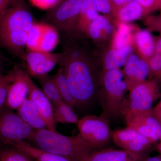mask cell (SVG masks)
<instances>
[{"instance_id": "29", "label": "cell", "mask_w": 161, "mask_h": 161, "mask_svg": "<svg viewBox=\"0 0 161 161\" xmlns=\"http://www.w3.org/2000/svg\"><path fill=\"white\" fill-rule=\"evenodd\" d=\"M15 66L6 74H3L0 80V108L5 106L8 89L10 84L14 79Z\"/></svg>"}, {"instance_id": "19", "label": "cell", "mask_w": 161, "mask_h": 161, "mask_svg": "<svg viewBox=\"0 0 161 161\" xmlns=\"http://www.w3.org/2000/svg\"><path fill=\"white\" fill-rule=\"evenodd\" d=\"M133 52L132 46L120 49H112L107 52L104 61V71L120 69L124 66L127 59Z\"/></svg>"}, {"instance_id": "1", "label": "cell", "mask_w": 161, "mask_h": 161, "mask_svg": "<svg viewBox=\"0 0 161 161\" xmlns=\"http://www.w3.org/2000/svg\"><path fill=\"white\" fill-rule=\"evenodd\" d=\"M61 37L62 51L59 64L66 76L76 107L91 105L99 94L98 78L87 52L72 44L69 38Z\"/></svg>"}, {"instance_id": "28", "label": "cell", "mask_w": 161, "mask_h": 161, "mask_svg": "<svg viewBox=\"0 0 161 161\" xmlns=\"http://www.w3.org/2000/svg\"><path fill=\"white\" fill-rule=\"evenodd\" d=\"M0 161H36L26 153L11 146L0 147Z\"/></svg>"}, {"instance_id": "40", "label": "cell", "mask_w": 161, "mask_h": 161, "mask_svg": "<svg viewBox=\"0 0 161 161\" xmlns=\"http://www.w3.org/2000/svg\"><path fill=\"white\" fill-rule=\"evenodd\" d=\"M66 1V0H60V1H59V3H58V5H57V6H58V5H60V4H61V3H64V2H65V1Z\"/></svg>"}, {"instance_id": "21", "label": "cell", "mask_w": 161, "mask_h": 161, "mask_svg": "<svg viewBox=\"0 0 161 161\" xmlns=\"http://www.w3.org/2000/svg\"><path fill=\"white\" fill-rule=\"evenodd\" d=\"M12 147L26 153L36 161H70L61 156L33 147L27 142L15 144Z\"/></svg>"}, {"instance_id": "33", "label": "cell", "mask_w": 161, "mask_h": 161, "mask_svg": "<svg viewBox=\"0 0 161 161\" xmlns=\"http://www.w3.org/2000/svg\"><path fill=\"white\" fill-rule=\"evenodd\" d=\"M141 3L149 11L160 9L161 0H135Z\"/></svg>"}, {"instance_id": "39", "label": "cell", "mask_w": 161, "mask_h": 161, "mask_svg": "<svg viewBox=\"0 0 161 161\" xmlns=\"http://www.w3.org/2000/svg\"><path fill=\"white\" fill-rule=\"evenodd\" d=\"M3 65L1 60H0V74H3Z\"/></svg>"}, {"instance_id": "38", "label": "cell", "mask_w": 161, "mask_h": 161, "mask_svg": "<svg viewBox=\"0 0 161 161\" xmlns=\"http://www.w3.org/2000/svg\"><path fill=\"white\" fill-rule=\"evenodd\" d=\"M154 109H155L159 110V111H161V100L158 103L157 105L154 108Z\"/></svg>"}, {"instance_id": "14", "label": "cell", "mask_w": 161, "mask_h": 161, "mask_svg": "<svg viewBox=\"0 0 161 161\" xmlns=\"http://www.w3.org/2000/svg\"><path fill=\"white\" fill-rule=\"evenodd\" d=\"M122 72L129 91L136 85L146 81L151 69L149 62L132 53L127 59Z\"/></svg>"}, {"instance_id": "9", "label": "cell", "mask_w": 161, "mask_h": 161, "mask_svg": "<svg viewBox=\"0 0 161 161\" xmlns=\"http://www.w3.org/2000/svg\"><path fill=\"white\" fill-rule=\"evenodd\" d=\"M60 42L57 29L48 23L36 22L30 31L26 47L28 50L51 53Z\"/></svg>"}, {"instance_id": "32", "label": "cell", "mask_w": 161, "mask_h": 161, "mask_svg": "<svg viewBox=\"0 0 161 161\" xmlns=\"http://www.w3.org/2000/svg\"><path fill=\"white\" fill-rule=\"evenodd\" d=\"M32 4L41 9H52L57 6L60 0H31Z\"/></svg>"}, {"instance_id": "11", "label": "cell", "mask_w": 161, "mask_h": 161, "mask_svg": "<svg viewBox=\"0 0 161 161\" xmlns=\"http://www.w3.org/2000/svg\"><path fill=\"white\" fill-rule=\"evenodd\" d=\"M60 53H44L27 50L23 59L25 61L27 74L37 78L47 75L59 63Z\"/></svg>"}, {"instance_id": "10", "label": "cell", "mask_w": 161, "mask_h": 161, "mask_svg": "<svg viewBox=\"0 0 161 161\" xmlns=\"http://www.w3.org/2000/svg\"><path fill=\"white\" fill-rule=\"evenodd\" d=\"M127 127L132 128L150 140L153 143L161 140V124L153 114L125 112L122 114Z\"/></svg>"}, {"instance_id": "41", "label": "cell", "mask_w": 161, "mask_h": 161, "mask_svg": "<svg viewBox=\"0 0 161 161\" xmlns=\"http://www.w3.org/2000/svg\"><path fill=\"white\" fill-rule=\"evenodd\" d=\"M158 151H159V152L161 153V140L160 143L159 144L158 146Z\"/></svg>"}, {"instance_id": "3", "label": "cell", "mask_w": 161, "mask_h": 161, "mask_svg": "<svg viewBox=\"0 0 161 161\" xmlns=\"http://www.w3.org/2000/svg\"><path fill=\"white\" fill-rule=\"evenodd\" d=\"M30 141L35 147L70 161H85L96 150L79 134L67 136L47 129L36 130Z\"/></svg>"}, {"instance_id": "7", "label": "cell", "mask_w": 161, "mask_h": 161, "mask_svg": "<svg viewBox=\"0 0 161 161\" xmlns=\"http://www.w3.org/2000/svg\"><path fill=\"white\" fill-rule=\"evenodd\" d=\"M77 125L79 135L96 150L103 149L112 138L109 119L103 114L85 115Z\"/></svg>"}, {"instance_id": "2", "label": "cell", "mask_w": 161, "mask_h": 161, "mask_svg": "<svg viewBox=\"0 0 161 161\" xmlns=\"http://www.w3.org/2000/svg\"><path fill=\"white\" fill-rule=\"evenodd\" d=\"M36 23L25 0H13L0 16V47L23 59L30 31Z\"/></svg>"}, {"instance_id": "15", "label": "cell", "mask_w": 161, "mask_h": 161, "mask_svg": "<svg viewBox=\"0 0 161 161\" xmlns=\"http://www.w3.org/2000/svg\"><path fill=\"white\" fill-rule=\"evenodd\" d=\"M30 90L28 98L31 100L37 109L41 118L46 125L47 129L57 131L56 122L54 116L53 107L51 102L44 95L32 79L30 80Z\"/></svg>"}, {"instance_id": "20", "label": "cell", "mask_w": 161, "mask_h": 161, "mask_svg": "<svg viewBox=\"0 0 161 161\" xmlns=\"http://www.w3.org/2000/svg\"><path fill=\"white\" fill-rule=\"evenodd\" d=\"M94 0H83L77 26V32L87 34L90 23L99 16Z\"/></svg>"}, {"instance_id": "8", "label": "cell", "mask_w": 161, "mask_h": 161, "mask_svg": "<svg viewBox=\"0 0 161 161\" xmlns=\"http://www.w3.org/2000/svg\"><path fill=\"white\" fill-rule=\"evenodd\" d=\"M129 91V97L124 102L121 115L127 112H152L153 105L159 96L157 86L154 81L146 80L132 87Z\"/></svg>"}, {"instance_id": "12", "label": "cell", "mask_w": 161, "mask_h": 161, "mask_svg": "<svg viewBox=\"0 0 161 161\" xmlns=\"http://www.w3.org/2000/svg\"><path fill=\"white\" fill-rule=\"evenodd\" d=\"M14 79L8 89L5 106L17 110L29 96L31 77L26 71L15 66Z\"/></svg>"}, {"instance_id": "30", "label": "cell", "mask_w": 161, "mask_h": 161, "mask_svg": "<svg viewBox=\"0 0 161 161\" xmlns=\"http://www.w3.org/2000/svg\"><path fill=\"white\" fill-rule=\"evenodd\" d=\"M149 64L152 71L158 75L161 76V38L156 43L155 52L150 58Z\"/></svg>"}, {"instance_id": "24", "label": "cell", "mask_w": 161, "mask_h": 161, "mask_svg": "<svg viewBox=\"0 0 161 161\" xmlns=\"http://www.w3.org/2000/svg\"><path fill=\"white\" fill-rule=\"evenodd\" d=\"M56 123L78 124L79 119L73 107L62 101L53 104Z\"/></svg>"}, {"instance_id": "18", "label": "cell", "mask_w": 161, "mask_h": 161, "mask_svg": "<svg viewBox=\"0 0 161 161\" xmlns=\"http://www.w3.org/2000/svg\"><path fill=\"white\" fill-rule=\"evenodd\" d=\"M150 11L137 1H130L117 7L115 16L120 23H128L139 19Z\"/></svg>"}, {"instance_id": "4", "label": "cell", "mask_w": 161, "mask_h": 161, "mask_svg": "<svg viewBox=\"0 0 161 161\" xmlns=\"http://www.w3.org/2000/svg\"><path fill=\"white\" fill-rule=\"evenodd\" d=\"M99 94L103 114L114 119L121 115L128 90L123 73L120 69L104 71L100 78Z\"/></svg>"}, {"instance_id": "42", "label": "cell", "mask_w": 161, "mask_h": 161, "mask_svg": "<svg viewBox=\"0 0 161 161\" xmlns=\"http://www.w3.org/2000/svg\"><path fill=\"white\" fill-rule=\"evenodd\" d=\"M3 74H0V80H1V78H2V76H3Z\"/></svg>"}, {"instance_id": "34", "label": "cell", "mask_w": 161, "mask_h": 161, "mask_svg": "<svg viewBox=\"0 0 161 161\" xmlns=\"http://www.w3.org/2000/svg\"><path fill=\"white\" fill-rule=\"evenodd\" d=\"M13 0H0V16L10 5Z\"/></svg>"}, {"instance_id": "5", "label": "cell", "mask_w": 161, "mask_h": 161, "mask_svg": "<svg viewBox=\"0 0 161 161\" xmlns=\"http://www.w3.org/2000/svg\"><path fill=\"white\" fill-rule=\"evenodd\" d=\"M36 131L17 113L6 106L0 108V144L11 146L30 141Z\"/></svg>"}, {"instance_id": "26", "label": "cell", "mask_w": 161, "mask_h": 161, "mask_svg": "<svg viewBox=\"0 0 161 161\" xmlns=\"http://www.w3.org/2000/svg\"><path fill=\"white\" fill-rule=\"evenodd\" d=\"M40 83L42 91L53 104L63 101L58 87L53 80L52 76L46 75L37 78Z\"/></svg>"}, {"instance_id": "17", "label": "cell", "mask_w": 161, "mask_h": 161, "mask_svg": "<svg viewBox=\"0 0 161 161\" xmlns=\"http://www.w3.org/2000/svg\"><path fill=\"white\" fill-rule=\"evenodd\" d=\"M22 120L36 130L47 129L46 125L38 112L35 104L27 98L17 110Z\"/></svg>"}, {"instance_id": "25", "label": "cell", "mask_w": 161, "mask_h": 161, "mask_svg": "<svg viewBox=\"0 0 161 161\" xmlns=\"http://www.w3.org/2000/svg\"><path fill=\"white\" fill-rule=\"evenodd\" d=\"M113 31V27L108 19L102 15L99 16L90 23L87 34L93 40H98L104 33L110 35Z\"/></svg>"}, {"instance_id": "35", "label": "cell", "mask_w": 161, "mask_h": 161, "mask_svg": "<svg viewBox=\"0 0 161 161\" xmlns=\"http://www.w3.org/2000/svg\"><path fill=\"white\" fill-rule=\"evenodd\" d=\"M135 0H111L112 3L116 6V7H118L124 5V4L130 2V1H134Z\"/></svg>"}, {"instance_id": "13", "label": "cell", "mask_w": 161, "mask_h": 161, "mask_svg": "<svg viewBox=\"0 0 161 161\" xmlns=\"http://www.w3.org/2000/svg\"><path fill=\"white\" fill-rule=\"evenodd\" d=\"M112 138L115 145L122 150L134 153H144L153 143L147 137L128 127L112 132Z\"/></svg>"}, {"instance_id": "31", "label": "cell", "mask_w": 161, "mask_h": 161, "mask_svg": "<svg viewBox=\"0 0 161 161\" xmlns=\"http://www.w3.org/2000/svg\"><path fill=\"white\" fill-rule=\"evenodd\" d=\"M99 13L115 15L117 7L111 0H94Z\"/></svg>"}, {"instance_id": "27", "label": "cell", "mask_w": 161, "mask_h": 161, "mask_svg": "<svg viewBox=\"0 0 161 161\" xmlns=\"http://www.w3.org/2000/svg\"><path fill=\"white\" fill-rule=\"evenodd\" d=\"M132 28L128 23L119 22L118 29L115 33L113 42V49H120L128 46H132Z\"/></svg>"}, {"instance_id": "23", "label": "cell", "mask_w": 161, "mask_h": 161, "mask_svg": "<svg viewBox=\"0 0 161 161\" xmlns=\"http://www.w3.org/2000/svg\"><path fill=\"white\" fill-rule=\"evenodd\" d=\"M52 77L58 87L63 101L73 108L76 107L75 98L63 69L60 67L56 74Z\"/></svg>"}, {"instance_id": "37", "label": "cell", "mask_w": 161, "mask_h": 161, "mask_svg": "<svg viewBox=\"0 0 161 161\" xmlns=\"http://www.w3.org/2000/svg\"><path fill=\"white\" fill-rule=\"evenodd\" d=\"M144 161H161V156L147 158Z\"/></svg>"}, {"instance_id": "22", "label": "cell", "mask_w": 161, "mask_h": 161, "mask_svg": "<svg viewBox=\"0 0 161 161\" xmlns=\"http://www.w3.org/2000/svg\"><path fill=\"white\" fill-rule=\"evenodd\" d=\"M139 52L145 58L152 57L155 52L156 43L151 33L146 30H140L133 36Z\"/></svg>"}, {"instance_id": "36", "label": "cell", "mask_w": 161, "mask_h": 161, "mask_svg": "<svg viewBox=\"0 0 161 161\" xmlns=\"http://www.w3.org/2000/svg\"><path fill=\"white\" fill-rule=\"evenodd\" d=\"M152 113L153 115L155 116V118L159 121L161 124V111L155 109L153 108L152 110Z\"/></svg>"}, {"instance_id": "16", "label": "cell", "mask_w": 161, "mask_h": 161, "mask_svg": "<svg viewBox=\"0 0 161 161\" xmlns=\"http://www.w3.org/2000/svg\"><path fill=\"white\" fill-rule=\"evenodd\" d=\"M144 153H134L124 150L106 148L93 151L85 161H144Z\"/></svg>"}, {"instance_id": "6", "label": "cell", "mask_w": 161, "mask_h": 161, "mask_svg": "<svg viewBox=\"0 0 161 161\" xmlns=\"http://www.w3.org/2000/svg\"><path fill=\"white\" fill-rule=\"evenodd\" d=\"M83 0H66L51 9L44 18L58 30L60 36L71 37L77 32V26Z\"/></svg>"}]
</instances>
